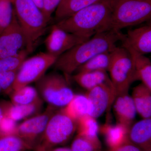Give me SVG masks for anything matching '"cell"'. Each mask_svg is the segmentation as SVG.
<instances>
[{
    "label": "cell",
    "instance_id": "1",
    "mask_svg": "<svg viewBox=\"0 0 151 151\" xmlns=\"http://www.w3.org/2000/svg\"><path fill=\"white\" fill-rule=\"evenodd\" d=\"M125 36L114 29L97 33L58 57L53 66L69 80L79 66L97 55L112 51Z\"/></svg>",
    "mask_w": 151,
    "mask_h": 151
},
{
    "label": "cell",
    "instance_id": "2",
    "mask_svg": "<svg viewBox=\"0 0 151 151\" xmlns=\"http://www.w3.org/2000/svg\"><path fill=\"white\" fill-rule=\"evenodd\" d=\"M113 0H99L55 24L67 32L89 39L111 30Z\"/></svg>",
    "mask_w": 151,
    "mask_h": 151
},
{
    "label": "cell",
    "instance_id": "3",
    "mask_svg": "<svg viewBox=\"0 0 151 151\" xmlns=\"http://www.w3.org/2000/svg\"><path fill=\"white\" fill-rule=\"evenodd\" d=\"M14 12L26 40L29 53L34 50L49 21L32 0H12Z\"/></svg>",
    "mask_w": 151,
    "mask_h": 151
},
{
    "label": "cell",
    "instance_id": "4",
    "mask_svg": "<svg viewBox=\"0 0 151 151\" xmlns=\"http://www.w3.org/2000/svg\"><path fill=\"white\" fill-rule=\"evenodd\" d=\"M151 18V0H113L111 18L112 29L137 25Z\"/></svg>",
    "mask_w": 151,
    "mask_h": 151
},
{
    "label": "cell",
    "instance_id": "5",
    "mask_svg": "<svg viewBox=\"0 0 151 151\" xmlns=\"http://www.w3.org/2000/svg\"><path fill=\"white\" fill-rule=\"evenodd\" d=\"M76 130V122L65 113L63 108L58 109L49 120L35 151H47L65 144Z\"/></svg>",
    "mask_w": 151,
    "mask_h": 151
},
{
    "label": "cell",
    "instance_id": "6",
    "mask_svg": "<svg viewBox=\"0 0 151 151\" xmlns=\"http://www.w3.org/2000/svg\"><path fill=\"white\" fill-rule=\"evenodd\" d=\"M68 79L63 74L51 72L36 82L39 94L48 105L57 109L64 108L74 97Z\"/></svg>",
    "mask_w": 151,
    "mask_h": 151
},
{
    "label": "cell",
    "instance_id": "7",
    "mask_svg": "<svg viewBox=\"0 0 151 151\" xmlns=\"http://www.w3.org/2000/svg\"><path fill=\"white\" fill-rule=\"evenodd\" d=\"M108 71L116 97L129 93L130 86L135 81V70L134 60L127 50L122 47L113 49Z\"/></svg>",
    "mask_w": 151,
    "mask_h": 151
},
{
    "label": "cell",
    "instance_id": "8",
    "mask_svg": "<svg viewBox=\"0 0 151 151\" xmlns=\"http://www.w3.org/2000/svg\"><path fill=\"white\" fill-rule=\"evenodd\" d=\"M58 58L47 52H40L27 58L17 72L13 91L37 82L53 66Z\"/></svg>",
    "mask_w": 151,
    "mask_h": 151
},
{
    "label": "cell",
    "instance_id": "9",
    "mask_svg": "<svg viewBox=\"0 0 151 151\" xmlns=\"http://www.w3.org/2000/svg\"><path fill=\"white\" fill-rule=\"evenodd\" d=\"M58 109L48 105L43 112L25 120L17 127L16 135L29 147L31 150L36 149L52 114Z\"/></svg>",
    "mask_w": 151,
    "mask_h": 151
},
{
    "label": "cell",
    "instance_id": "10",
    "mask_svg": "<svg viewBox=\"0 0 151 151\" xmlns=\"http://www.w3.org/2000/svg\"><path fill=\"white\" fill-rule=\"evenodd\" d=\"M87 40L67 32L55 24L52 27L44 43L47 52L58 57L73 47Z\"/></svg>",
    "mask_w": 151,
    "mask_h": 151
},
{
    "label": "cell",
    "instance_id": "11",
    "mask_svg": "<svg viewBox=\"0 0 151 151\" xmlns=\"http://www.w3.org/2000/svg\"><path fill=\"white\" fill-rule=\"evenodd\" d=\"M25 47L24 35L14 12L10 24L0 35V59L17 54Z\"/></svg>",
    "mask_w": 151,
    "mask_h": 151
},
{
    "label": "cell",
    "instance_id": "12",
    "mask_svg": "<svg viewBox=\"0 0 151 151\" xmlns=\"http://www.w3.org/2000/svg\"><path fill=\"white\" fill-rule=\"evenodd\" d=\"M93 108L91 116L97 119L110 110L115 99L112 83L100 84L87 91L85 94Z\"/></svg>",
    "mask_w": 151,
    "mask_h": 151
},
{
    "label": "cell",
    "instance_id": "13",
    "mask_svg": "<svg viewBox=\"0 0 151 151\" xmlns=\"http://www.w3.org/2000/svg\"><path fill=\"white\" fill-rule=\"evenodd\" d=\"M122 47L127 51L145 55L151 52L150 24L128 31L121 41Z\"/></svg>",
    "mask_w": 151,
    "mask_h": 151
},
{
    "label": "cell",
    "instance_id": "14",
    "mask_svg": "<svg viewBox=\"0 0 151 151\" xmlns=\"http://www.w3.org/2000/svg\"><path fill=\"white\" fill-rule=\"evenodd\" d=\"M113 104L117 124L129 131L134 124L137 113L132 96L129 93L120 94L116 96Z\"/></svg>",
    "mask_w": 151,
    "mask_h": 151
},
{
    "label": "cell",
    "instance_id": "15",
    "mask_svg": "<svg viewBox=\"0 0 151 151\" xmlns=\"http://www.w3.org/2000/svg\"><path fill=\"white\" fill-rule=\"evenodd\" d=\"M128 138L141 151H151V118L133 124L128 132Z\"/></svg>",
    "mask_w": 151,
    "mask_h": 151
},
{
    "label": "cell",
    "instance_id": "16",
    "mask_svg": "<svg viewBox=\"0 0 151 151\" xmlns=\"http://www.w3.org/2000/svg\"><path fill=\"white\" fill-rule=\"evenodd\" d=\"M43 100H41L29 105H14L7 101L5 116H8L15 122L27 119L39 113L43 107Z\"/></svg>",
    "mask_w": 151,
    "mask_h": 151
},
{
    "label": "cell",
    "instance_id": "17",
    "mask_svg": "<svg viewBox=\"0 0 151 151\" xmlns=\"http://www.w3.org/2000/svg\"><path fill=\"white\" fill-rule=\"evenodd\" d=\"M132 97L137 113L143 119L151 118V90L141 83L134 87Z\"/></svg>",
    "mask_w": 151,
    "mask_h": 151
},
{
    "label": "cell",
    "instance_id": "18",
    "mask_svg": "<svg viewBox=\"0 0 151 151\" xmlns=\"http://www.w3.org/2000/svg\"><path fill=\"white\" fill-rule=\"evenodd\" d=\"M72 78L77 84L87 91L100 84L111 83L107 71L105 70L78 72Z\"/></svg>",
    "mask_w": 151,
    "mask_h": 151
},
{
    "label": "cell",
    "instance_id": "19",
    "mask_svg": "<svg viewBox=\"0 0 151 151\" xmlns=\"http://www.w3.org/2000/svg\"><path fill=\"white\" fill-rule=\"evenodd\" d=\"M63 108L65 113L76 122L85 116H91L93 108L85 95L75 94L72 100Z\"/></svg>",
    "mask_w": 151,
    "mask_h": 151
},
{
    "label": "cell",
    "instance_id": "20",
    "mask_svg": "<svg viewBox=\"0 0 151 151\" xmlns=\"http://www.w3.org/2000/svg\"><path fill=\"white\" fill-rule=\"evenodd\" d=\"M99 131L104 135L109 148L118 147L128 140L129 131L120 124H105L100 127Z\"/></svg>",
    "mask_w": 151,
    "mask_h": 151
},
{
    "label": "cell",
    "instance_id": "21",
    "mask_svg": "<svg viewBox=\"0 0 151 151\" xmlns=\"http://www.w3.org/2000/svg\"><path fill=\"white\" fill-rule=\"evenodd\" d=\"M134 65L135 81L142 83L151 90V62L150 60L145 55L133 51H129Z\"/></svg>",
    "mask_w": 151,
    "mask_h": 151
},
{
    "label": "cell",
    "instance_id": "22",
    "mask_svg": "<svg viewBox=\"0 0 151 151\" xmlns=\"http://www.w3.org/2000/svg\"><path fill=\"white\" fill-rule=\"evenodd\" d=\"M99 0H62L57 8L55 19L57 21L71 16L76 12L97 2Z\"/></svg>",
    "mask_w": 151,
    "mask_h": 151
},
{
    "label": "cell",
    "instance_id": "23",
    "mask_svg": "<svg viewBox=\"0 0 151 151\" xmlns=\"http://www.w3.org/2000/svg\"><path fill=\"white\" fill-rule=\"evenodd\" d=\"M9 96L14 105H29L42 100L36 88L29 85L14 90Z\"/></svg>",
    "mask_w": 151,
    "mask_h": 151
},
{
    "label": "cell",
    "instance_id": "24",
    "mask_svg": "<svg viewBox=\"0 0 151 151\" xmlns=\"http://www.w3.org/2000/svg\"><path fill=\"white\" fill-rule=\"evenodd\" d=\"M111 51L105 52L93 57L79 66L76 71V73L95 70L108 71L111 63Z\"/></svg>",
    "mask_w": 151,
    "mask_h": 151
},
{
    "label": "cell",
    "instance_id": "25",
    "mask_svg": "<svg viewBox=\"0 0 151 151\" xmlns=\"http://www.w3.org/2000/svg\"><path fill=\"white\" fill-rule=\"evenodd\" d=\"M102 143L99 137L78 134L74 138L70 148L73 151H101Z\"/></svg>",
    "mask_w": 151,
    "mask_h": 151
},
{
    "label": "cell",
    "instance_id": "26",
    "mask_svg": "<svg viewBox=\"0 0 151 151\" xmlns=\"http://www.w3.org/2000/svg\"><path fill=\"white\" fill-rule=\"evenodd\" d=\"M99 128L96 119L89 115L83 116L76 121V131L78 134L98 137Z\"/></svg>",
    "mask_w": 151,
    "mask_h": 151
},
{
    "label": "cell",
    "instance_id": "27",
    "mask_svg": "<svg viewBox=\"0 0 151 151\" xmlns=\"http://www.w3.org/2000/svg\"><path fill=\"white\" fill-rule=\"evenodd\" d=\"M28 146L16 135H0V151H28Z\"/></svg>",
    "mask_w": 151,
    "mask_h": 151
},
{
    "label": "cell",
    "instance_id": "28",
    "mask_svg": "<svg viewBox=\"0 0 151 151\" xmlns=\"http://www.w3.org/2000/svg\"><path fill=\"white\" fill-rule=\"evenodd\" d=\"M28 54L24 49L15 55L0 59V73L18 70Z\"/></svg>",
    "mask_w": 151,
    "mask_h": 151
},
{
    "label": "cell",
    "instance_id": "29",
    "mask_svg": "<svg viewBox=\"0 0 151 151\" xmlns=\"http://www.w3.org/2000/svg\"><path fill=\"white\" fill-rule=\"evenodd\" d=\"M14 12L12 0H0V35L10 24Z\"/></svg>",
    "mask_w": 151,
    "mask_h": 151
},
{
    "label": "cell",
    "instance_id": "30",
    "mask_svg": "<svg viewBox=\"0 0 151 151\" xmlns=\"http://www.w3.org/2000/svg\"><path fill=\"white\" fill-rule=\"evenodd\" d=\"M17 71H7L0 73V86L2 92L4 94L9 95L13 91L14 84Z\"/></svg>",
    "mask_w": 151,
    "mask_h": 151
},
{
    "label": "cell",
    "instance_id": "31",
    "mask_svg": "<svg viewBox=\"0 0 151 151\" xmlns=\"http://www.w3.org/2000/svg\"><path fill=\"white\" fill-rule=\"evenodd\" d=\"M17 127L16 122L5 116L0 122V135H16Z\"/></svg>",
    "mask_w": 151,
    "mask_h": 151
},
{
    "label": "cell",
    "instance_id": "32",
    "mask_svg": "<svg viewBox=\"0 0 151 151\" xmlns=\"http://www.w3.org/2000/svg\"><path fill=\"white\" fill-rule=\"evenodd\" d=\"M62 0H42V12L45 18L49 22L51 19L52 15L56 11Z\"/></svg>",
    "mask_w": 151,
    "mask_h": 151
},
{
    "label": "cell",
    "instance_id": "33",
    "mask_svg": "<svg viewBox=\"0 0 151 151\" xmlns=\"http://www.w3.org/2000/svg\"><path fill=\"white\" fill-rule=\"evenodd\" d=\"M101 151H103L101 150ZM105 151H141L138 148L130 142L129 140L121 145L116 147L109 148Z\"/></svg>",
    "mask_w": 151,
    "mask_h": 151
},
{
    "label": "cell",
    "instance_id": "34",
    "mask_svg": "<svg viewBox=\"0 0 151 151\" xmlns=\"http://www.w3.org/2000/svg\"><path fill=\"white\" fill-rule=\"evenodd\" d=\"M6 101H2L0 102V122L2 119L5 116L6 105Z\"/></svg>",
    "mask_w": 151,
    "mask_h": 151
},
{
    "label": "cell",
    "instance_id": "35",
    "mask_svg": "<svg viewBox=\"0 0 151 151\" xmlns=\"http://www.w3.org/2000/svg\"><path fill=\"white\" fill-rule=\"evenodd\" d=\"M47 151H73L70 148L66 147H54L49 150Z\"/></svg>",
    "mask_w": 151,
    "mask_h": 151
},
{
    "label": "cell",
    "instance_id": "36",
    "mask_svg": "<svg viewBox=\"0 0 151 151\" xmlns=\"http://www.w3.org/2000/svg\"><path fill=\"white\" fill-rule=\"evenodd\" d=\"M41 10L42 8V0H32Z\"/></svg>",
    "mask_w": 151,
    "mask_h": 151
},
{
    "label": "cell",
    "instance_id": "37",
    "mask_svg": "<svg viewBox=\"0 0 151 151\" xmlns=\"http://www.w3.org/2000/svg\"><path fill=\"white\" fill-rule=\"evenodd\" d=\"M1 92H2V90L1 89V86H0V93H1Z\"/></svg>",
    "mask_w": 151,
    "mask_h": 151
}]
</instances>
